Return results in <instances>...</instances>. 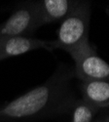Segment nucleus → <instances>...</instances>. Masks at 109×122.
Wrapping results in <instances>:
<instances>
[{
    "mask_svg": "<svg viewBox=\"0 0 109 122\" xmlns=\"http://www.w3.org/2000/svg\"><path fill=\"white\" fill-rule=\"evenodd\" d=\"M73 76L67 66L58 67L43 84L0 106V122L35 121L71 111L78 100L71 87Z\"/></svg>",
    "mask_w": 109,
    "mask_h": 122,
    "instance_id": "obj_1",
    "label": "nucleus"
},
{
    "mask_svg": "<svg viewBox=\"0 0 109 122\" xmlns=\"http://www.w3.org/2000/svg\"><path fill=\"white\" fill-rule=\"evenodd\" d=\"M91 13L90 1H77L70 14L61 22L57 39L51 40L52 49L70 52L89 41Z\"/></svg>",
    "mask_w": 109,
    "mask_h": 122,
    "instance_id": "obj_2",
    "label": "nucleus"
},
{
    "mask_svg": "<svg viewBox=\"0 0 109 122\" xmlns=\"http://www.w3.org/2000/svg\"><path fill=\"white\" fill-rule=\"evenodd\" d=\"M74 61V76L84 81H109V64L97 55L95 47L87 41L68 52Z\"/></svg>",
    "mask_w": 109,
    "mask_h": 122,
    "instance_id": "obj_3",
    "label": "nucleus"
},
{
    "mask_svg": "<svg viewBox=\"0 0 109 122\" xmlns=\"http://www.w3.org/2000/svg\"><path fill=\"white\" fill-rule=\"evenodd\" d=\"M39 28L37 1H26L18 5L5 22L0 24V39L14 36H28Z\"/></svg>",
    "mask_w": 109,
    "mask_h": 122,
    "instance_id": "obj_4",
    "label": "nucleus"
},
{
    "mask_svg": "<svg viewBox=\"0 0 109 122\" xmlns=\"http://www.w3.org/2000/svg\"><path fill=\"white\" fill-rule=\"evenodd\" d=\"M45 49L53 51L51 40L38 39L30 36H14L0 39V61L21 56L30 51Z\"/></svg>",
    "mask_w": 109,
    "mask_h": 122,
    "instance_id": "obj_5",
    "label": "nucleus"
},
{
    "mask_svg": "<svg viewBox=\"0 0 109 122\" xmlns=\"http://www.w3.org/2000/svg\"><path fill=\"white\" fill-rule=\"evenodd\" d=\"M77 0H41L37 1L39 27L48 24L62 22L70 14Z\"/></svg>",
    "mask_w": 109,
    "mask_h": 122,
    "instance_id": "obj_6",
    "label": "nucleus"
},
{
    "mask_svg": "<svg viewBox=\"0 0 109 122\" xmlns=\"http://www.w3.org/2000/svg\"><path fill=\"white\" fill-rule=\"evenodd\" d=\"M81 99L101 109L109 107V81H84L79 86Z\"/></svg>",
    "mask_w": 109,
    "mask_h": 122,
    "instance_id": "obj_7",
    "label": "nucleus"
},
{
    "mask_svg": "<svg viewBox=\"0 0 109 122\" xmlns=\"http://www.w3.org/2000/svg\"><path fill=\"white\" fill-rule=\"evenodd\" d=\"M70 122H95V118L100 109L91 106L82 99H78L72 107Z\"/></svg>",
    "mask_w": 109,
    "mask_h": 122,
    "instance_id": "obj_8",
    "label": "nucleus"
},
{
    "mask_svg": "<svg viewBox=\"0 0 109 122\" xmlns=\"http://www.w3.org/2000/svg\"><path fill=\"white\" fill-rule=\"evenodd\" d=\"M95 122H109V113L101 115L100 117H98L96 120H95Z\"/></svg>",
    "mask_w": 109,
    "mask_h": 122,
    "instance_id": "obj_9",
    "label": "nucleus"
}]
</instances>
